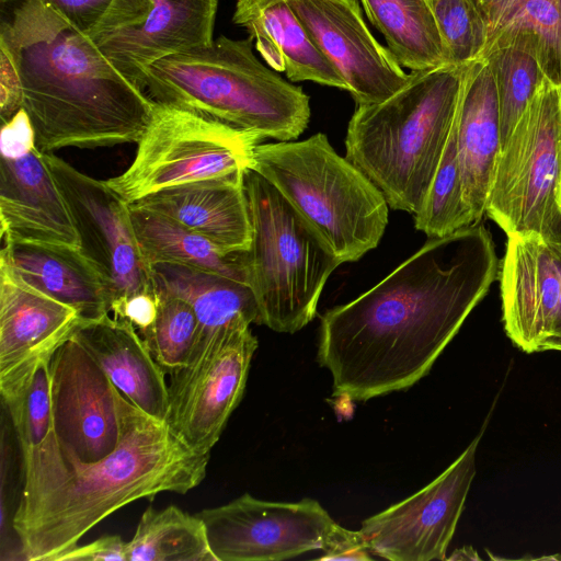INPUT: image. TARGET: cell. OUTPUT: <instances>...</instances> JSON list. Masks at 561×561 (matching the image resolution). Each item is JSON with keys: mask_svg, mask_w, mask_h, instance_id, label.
<instances>
[{"mask_svg": "<svg viewBox=\"0 0 561 561\" xmlns=\"http://www.w3.org/2000/svg\"><path fill=\"white\" fill-rule=\"evenodd\" d=\"M500 276L490 231L431 238L373 288L321 316L318 360L335 396L366 401L427 375Z\"/></svg>", "mask_w": 561, "mask_h": 561, "instance_id": "6da1fadb", "label": "cell"}, {"mask_svg": "<svg viewBox=\"0 0 561 561\" xmlns=\"http://www.w3.org/2000/svg\"><path fill=\"white\" fill-rule=\"evenodd\" d=\"M0 47L19 72L23 108L42 152L141 137L154 102L43 0H0Z\"/></svg>", "mask_w": 561, "mask_h": 561, "instance_id": "7a4b0ae2", "label": "cell"}, {"mask_svg": "<svg viewBox=\"0 0 561 561\" xmlns=\"http://www.w3.org/2000/svg\"><path fill=\"white\" fill-rule=\"evenodd\" d=\"M116 400L121 420L116 448L76 469L16 536L20 560L56 561L127 504L162 492L185 494L205 479L210 454L191 449L164 421L149 415L118 390Z\"/></svg>", "mask_w": 561, "mask_h": 561, "instance_id": "3957f363", "label": "cell"}, {"mask_svg": "<svg viewBox=\"0 0 561 561\" xmlns=\"http://www.w3.org/2000/svg\"><path fill=\"white\" fill-rule=\"evenodd\" d=\"M466 65L411 71L400 90L357 105L351 117L345 157L390 208L414 215L421 207L453 129Z\"/></svg>", "mask_w": 561, "mask_h": 561, "instance_id": "277c9868", "label": "cell"}, {"mask_svg": "<svg viewBox=\"0 0 561 561\" xmlns=\"http://www.w3.org/2000/svg\"><path fill=\"white\" fill-rule=\"evenodd\" d=\"M253 39L219 36L209 45L149 66L141 91L152 101L188 108L262 140L290 141L310 119L309 96L252 51Z\"/></svg>", "mask_w": 561, "mask_h": 561, "instance_id": "5b68a950", "label": "cell"}, {"mask_svg": "<svg viewBox=\"0 0 561 561\" xmlns=\"http://www.w3.org/2000/svg\"><path fill=\"white\" fill-rule=\"evenodd\" d=\"M251 169L271 183L341 262H355L381 240L389 205L377 186L328 137L259 144Z\"/></svg>", "mask_w": 561, "mask_h": 561, "instance_id": "8992f818", "label": "cell"}, {"mask_svg": "<svg viewBox=\"0 0 561 561\" xmlns=\"http://www.w3.org/2000/svg\"><path fill=\"white\" fill-rule=\"evenodd\" d=\"M244 187L252 234L241 260L259 324L295 333L314 318L323 287L342 263L257 172H245Z\"/></svg>", "mask_w": 561, "mask_h": 561, "instance_id": "52a82bcc", "label": "cell"}, {"mask_svg": "<svg viewBox=\"0 0 561 561\" xmlns=\"http://www.w3.org/2000/svg\"><path fill=\"white\" fill-rule=\"evenodd\" d=\"M485 215L507 237L561 248V88L548 79L501 151Z\"/></svg>", "mask_w": 561, "mask_h": 561, "instance_id": "ba28073f", "label": "cell"}, {"mask_svg": "<svg viewBox=\"0 0 561 561\" xmlns=\"http://www.w3.org/2000/svg\"><path fill=\"white\" fill-rule=\"evenodd\" d=\"M262 141L252 131L205 114L154 102L131 163L105 183L133 204L165 188L241 176L251 169L253 150Z\"/></svg>", "mask_w": 561, "mask_h": 561, "instance_id": "9c48e42d", "label": "cell"}, {"mask_svg": "<svg viewBox=\"0 0 561 561\" xmlns=\"http://www.w3.org/2000/svg\"><path fill=\"white\" fill-rule=\"evenodd\" d=\"M256 348L250 324H236L216 333L169 375L164 422L191 449L210 454L219 440L243 396Z\"/></svg>", "mask_w": 561, "mask_h": 561, "instance_id": "30bf717a", "label": "cell"}, {"mask_svg": "<svg viewBox=\"0 0 561 561\" xmlns=\"http://www.w3.org/2000/svg\"><path fill=\"white\" fill-rule=\"evenodd\" d=\"M44 159L73 218L81 251L106 282L111 312L133 296L153 293L151 268L137 243L129 204L105 181L84 174L53 152H44Z\"/></svg>", "mask_w": 561, "mask_h": 561, "instance_id": "8fae6325", "label": "cell"}, {"mask_svg": "<svg viewBox=\"0 0 561 561\" xmlns=\"http://www.w3.org/2000/svg\"><path fill=\"white\" fill-rule=\"evenodd\" d=\"M219 0H114L88 36L139 90L149 66L209 45Z\"/></svg>", "mask_w": 561, "mask_h": 561, "instance_id": "7c38bea8", "label": "cell"}, {"mask_svg": "<svg viewBox=\"0 0 561 561\" xmlns=\"http://www.w3.org/2000/svg\"><path fill=\"white\" fill-rule=\"evenodd\" d=\"M488 424L430 484L366 518L359 529L371 553L391 561L446 559L476 476V453Z\"/></svg>", "mask_w": 561, "mask_h": 561, "instance_id": "4fadbf2b", "label": "cell"}, {"mask_svg": "<svg viewBox=\"0 0 561 561\" xmlns=\"http://www.w3.org/2000/svg\"><path fill=\"white\" fill-rule=\"evenodd\" d=\"M196 515L217 561H276L320 549L335 523L316 500L272 502L249 493Z\"/></svg>", "mask_w": 561, "mask_h": 561, "instance_id": "5bb4252c", "label": "cell"}, {"mask_svg": "<svg viewBox=\"0 0 561 561\" xmlns=\"http://www.w3.org/2000/svg\"><path fill=\"white\" fill-rule=\"evenodd\" d=\"M116 388L71 335L49 362L53 422L62 451L73 470L112 453L119 440Z\"/></svg>", "mask_w": 561, "mask_h": 561, "instance_id": "9a60e30c", "label": "cell"}, {"mask_svg": "<svg viewBox=\"0 0 561 561\" xmlns=\"http://www.w3.org/2000/svg\"><path fill=\"white\" fill-rule=\"evenodd\" d=\"M357 105L379 103L409 80L367 27L357 0H287Z\"/></svg>", "mask_w": 561, "mask_h": 561, "instance_id": "2e32d148", "label": "cell"}, {"mask_svg": "<svg viewBox=\"0 0 561 561\" xmlns=\"http://www.w3.org/2000/svg\"><path fill=\"white\" fill-rule=\"evenodd\" d=\"M49 362L42 359L24 382L1 394L21 451L22 493L11 522L15 537L35 520L75 471L54 427Z\"/></svg>", "mask_w": 561, "mask_h": 561, "instance_id": "e0dca14e", "label": "cell"}, {"mask_svg": "<svg viewBox=\"0 0 561 561\" xmlns=\"http://www.w3.org/2000/svg\"><path fill=\"white\" fill-rule=\"evenodd\" d=\"M82 322L76 309L28 285L0 260V393L24 382Z\"/></svg>", "mask_w": 561, "mask_h": 561, "instance_id": "ac0fdd59", "label": "cell"}, {"mask_svg": "<svg viewBox=\"0 0 561 561\" xmlns=\"http://www.w3.org/2000/svg\"><path fill=\"white\" fill-rule=\"evenodd\" d=\"M499 277L506 335L526 353L543 352L561 297V248L507 237Z\"/></svg>", "mask_w": 561, "mask_h": 561, "instance_id": "d6986e66", "label": "cell"}, {"mask_svg": "<svg viewBox=\"0 0 561 561\" xmlns=\"http://www.w3.org/2000/svg\"><path fill=\"white\" fill-rule=\"evenodd\" d=\"M0 232L2 243L81 249L68 205L37 147L19 158L0 159Z\"/></svg>", "mask_w": 561, "mask_h": 561, "instance_id": "ffe728a7", "label": "cell"}, {"mask_svg": "<svg viewBox=\"0 0 561 561\" xmlns=\"http://www.w3.org/2000/svg\"><path fill=\"white\" fill-rule=\"evenodd\" d=\"M454 127L463 198L478 224L502 151L496 88L483 58L466 65Z\"/></svg>", "mask_w": 561, "mask_h": 561, "instance_id": "44dd1931", "label": "cell"}, {"mask_svg": "<svg viewBox=\"0 0 561 561\" xmlns=\"http://www.w3.org/2000/svg\"><path fill=\"white\" fill-rule=\"evenodd\" d=\"M203 236L228 254L248 250L252 227L244 175L165 188L135 203Z\"/></svg>", "mask_w": 561, "mask_h": 561, "instance_id": "7402d4cb", "label": "cell"}, {"mask_svg": "<svg viewBox=\"0 0 561 561\" xmlns=\"http://www.w3.org/2000/svg\"><path fill=\"white\" fill-rule=\"evenodd\" d=\"M72 336L123 396L149 415L164 421L167 374L129 321L108 313L98 320L82 322Z\"/></svg>", "mask_w": 561, "mask_h": 561, "instance_id": "603a6c76", "label": "cell"}, {"mask_svg": "<svg viewBox=\"0 0 561 561\" xmlns=\"http://www.w3.org/2000/svg\"><path fill=\"white\" fill-rule=\"evenodd\" d=\"M0 260L28 285L76 309L84 321L111 312L106 282L81 249L9 242L2 243Z\"/></svg>", "mask_w": 561, "mask_h": 561, "instance_id": "cb8c5ba5", "label": "cell"}, {"mask_svg": "<svg viewBox=\"0 0 561 561\" xmlns=\"http://www.w3.org/2000/svg\"><path fill=\"white\" fill-rule=\"evenodd\" d=\"M234 24L245 28L256 50L276 72L346 90L331 62L310 39L287 0H237Z\"/></svg>", "mask_w": 561, "mask_h": 561, "instance_id": "d4e9b609", "label": "cell"}, {"mask_svg": "<svg viewBox=\"0 0 561 561\" xmlns=\"http://www.w3.org/2000/svg\"><path fill=\"white\" fill-rule=\"evenodd\" d=\"M150 268L154 289L184 299L195 311L198 331L192 353L224 329L259 324L256 300L247 284L180 264L156 263Z\"/></svg>", "mask_w": 561, "mask_h": 561, "instance_id": "484cf974", "label": "cell"}, {"mask_svg": "<svg viewBox=\"0 0 561 561\" xmlns=\"http://www.w3.org/2000/svg\"><path fill=\"white\" fill-rule=\"evenodd\" d=\"M137 243L145 261L185 265L247 284L241 253L228 254L171 218L129 204Z\"/></svg>", "mask_w": 561, "mask_h": 561, "instance_id": "4316f807", "label": "cell"}, {"mask_svg": "<svg viewBox=\"0 0 561 561\" xmlns=\"http://www.w3.org/2000/svg\"><path fill=\"white\" fill-rule=\"evenodd\" d=\"M369 21L401 67L423 70L447 65L427 0H360Z\"/></svg>", "mask_w": 561, "mask_h": 561, "instance_id": "83f0119b", "label": "cell"}, {"mask_svg": "<svg viewBox=\"0 0 561 561\" xmlns=\"http://www.w3.org/2000/svg\"><path fill=\"white\" fill-rule=\"evenodd\" d=\"M515 47L531 54L547 79L561 88V0H520L488 33L483 57Z\"/></svg>", "mask_w": 561, "mask_h": 561, "instance_id": "f1b7e54d", "label": "cell"}, {"mask_svg": "<svg viewBox=\"0 0 561 561\" xmlns=\"http://www.w3.org/2000/svg\"><path fill=\"white\" fill-rule=\"evenodd\" d=\"M127 561H217L203 520L175 505L148 507L133 538Z\"/></svg>", "mask_w": 561, "mask_h": 561, "instance_id": "f546056e", "label": "cell"}, {"mask_svg": "<svg viewBox=\"0 0 561 561\" xmlns=\"http://www.w3.org/2000/svg\"><path fill=\"white\" fill-rule=\"evenodd\" d=\"M413 216L415 228L430 239L446 237L476 224L463 198L454 125L436 173Z\"/></svg>", "mask_w": 561, "mask_h": 561, "instance_id": "4dcf8cb0", "label": "cell"}, {"mask_svg": "<svg viewBox=\"0 0 561 561\" xmlns=\"http://www.w3.org/2000/svg\"><path fill=\"white\" fill-rule=\"evenodd\" d=\"M481 58L486 60L495 82L503 149L547 77L531 54L515 47L497 48Z\"/></svg>", "mask_w": 561, "mask_h": 561, "instance_id": "1f68e13d", "label": "cell"}, {"mask_svg": "<svg viewBox=\"0 0 561 561\" xmlns=\"http://www.w3.org/2000/svg\"><path fill=\"white\" fill-rule=\"evenodd\" d=\"M154 290L158 298L156 319L139 334L156 362L171 375L187 364L196 342L198 322L187 301Z\"/></svg>", "mask_w": 561, "mask_h": 561, "instance_id": "d6a6232c", "label": "cell"}, {"mask_svg": "<svg viewBox=\"0 0 561 561\" xmlns=\"http://www.w3.org/2000/svg\"><path fill=\"white\" fill-rule=\"evenodd\" d=\"M442 37L447 65L481 58L488 30L473 0H427Z\"/></svg>", "mask_w": 561, "mask_h": 561, "instance_id": "836d02e7", "label": "cell"}, {"mask_svg": "<svg viewBox=\"0 0 561 561\" xmlns=\"http://www.w3.org/2000/svg\"><path fill=\"white\" fill-rule=\"evenodd\" d=\"M81 33L89 35L102 22L114 0H43Z\"/></svg>", "mask_w": 561, "mask_h": 561, "instance_id": "e575fe53", "label": "cell"}, {"mask_svg": "<svg viewBox=\"0 0 561 561\" xmlns=\"http://www.w3.org/2000/svg\"><path fill=\"white\" fill-rule=\"evenodd\" d=\"M322 554L319 560H371L370 550L360 534L343 528L334 523L324 537L321 548Z\"/></svg>", "mask_w": 561, "mask_h": 561, "instance_id": "d590c367", "label": "cell"}, {"mask_svg": "<svg viewBox=\"0 0 561 561\" xmlns=\"http://www.w3.org/2000/svg\"><path fill=\"white\" fill-rule=\"evenodd\" d=\"M35 147V131L24 108L2 123L0 133L1 157L19 158L28 153Z\"/></svg>", "mask_w": 561, "mask_h": 561, "instance_id": "8d00e7d4", "label": "cell"}, {"mask_svg": "<svg viewBox=\"0 0 561 561\" xmlns=\"http://www.w3.org/2000/svg\"><path fill=\"white\" fill-rule=\"evenodd\" d=\"M23 108V89L10 54L0 47V118L4 123Z\"/></svg>", "mask_w": 561, "mask_h": 561, "instance_id": "74e56055", "label": "cell"}, {"mask_svg": "<svg viewBox=\"0 0 561 561\" xmlns=\"http://www.w3.org/2000/svg\"><path fill=\"white\" fill-rule=\"evenodd\" d=\"M56 561H127L126 541L118 535L102 536L90 543L77 545Z\"/></svg>", "mask_w": 561, "mask_h": 561, "instance_id": "f35d334b", "label": "cell"}, {"mask_svg": "<svg viewBox=\"0 0 561 561\" xmlns=\"http://www.w3.org/2000/svg\"><path fill=\"white\" fill-rule=\"evenodd\" d=\"M157 312L158 298L154 290L128 298L113 316L129 321L140 332L154 321Z\"/></svg>", "mask_w": 561, "mask_h": 561, "instance_id": "ab89813d", "label": "cell"}, {"mask_svg": "<svg viewBox=\"0 0 561 561\" xmlns=\"http://www.w3.org/2000/svg\"><path fill=\"white\" fill-rule=\"evenodd\" d=\"M486 25L488 33L501 18L520 0H473Z\"/></svg>", "mask_w": 561, "mask_h": 561, "instance_id": "60d3db41", "label": "cell"}, {"mask_svg": "<svg viewBox=\"0 0 561 561\" xmlns=\"http://www.w3.org/2000/svg\"><path fill=\"white\" fill-rule=\"evenodd\" d=\"M543 351H561V297L552 329L545 343Z\"/></svg>", "mask_w": 561, "mask_h": 561, "instance_id": "b9f144b4", "label": "cell"}, {"mask_svg": "<svg viewBox=\"0 0 561 561\" xmlns=\"http://www.w3.org/2000/svg\"><path fill=\"white\" fill-rule=\"evenodd\" d=\"M457 552L461 553L462 556H459L457 558L458 559H470V560H476V559H479L476 550H473L471 547H465L460 550H456Z\"/></svg>", "mask_w": 561, "mask_h": 561, "instance_id": "7bdbcfd3", "label": "cell"}]
</instances>
